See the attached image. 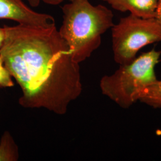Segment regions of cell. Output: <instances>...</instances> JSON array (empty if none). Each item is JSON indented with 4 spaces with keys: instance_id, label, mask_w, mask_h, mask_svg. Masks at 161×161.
Wrapping results in <instances>:
<instances>
[{
    "instance_id": "1",
    "label": "cell",
    "mask_w": 161,
    "mask_h": 161,
    "mask_svg": "<svg viewBox=\"0 0 161 161\" xmlns=\"http://www.w3.org/2000/svg\"><path fill=\"white\" fill-rule=\"evenodd\" d=\"M0 56L22 91L19 103L27 109L66 114L82 92L80 66L60 34L49 26H4Z\"/></svg>"
},
{
    "instance_id": "2",
    "label": "cell",
    "mask_w": 161,
    "mask_h": 161,
    "mask_svg": "<svg viewBox=\"0 0 161 161\" xmlns=\"http://www.w3.org/2000/svg\"><path fill=\"white\" fill-rule=\"evenodd\" d=\"M59 33L78 64L90 58L100 47L102 35L114 26V14L107 7L89 0H69L62 6Z\"/></svg>"
},
{
    "instance_id": "3",
    "label": "cell",
    "mask_w": 161,
    "mask_h": 161,
    "mask_svg": "<svg viewBox=\"0 0 161 161\" xmlns=\"http://www.w3.org/2000/svg\"><path fill=\"white\" fill-rule=\"evenodd\" d=\"M161 55V51L153 48L129 64L119 65L114 74L101 78L102 93L122 108H130L137 102L138 90L158 80L155 69Z\"/></svg>"
},
{
    "instance_id": "4",
    "label": "cell",
    "mask_w": 161,
    "mask_h": 161,
    "mask_svg": "<svg viewBox=\"0 0 161 161\" xmlns=\"http://www.w3.org/2000/svg\"><path fill=\"white\" fill-rule=\"evenodd\" d=\"M111 31L114 59L119 65L131 62L144 47L161 41V25L155 18L130 14L114 24Z\"/></svg>"
},
{
    "instance_id": "5",
    "label": "cell",
    "mask_w": 161,
    "mask_h": 161,
    "mask_svg": "<svg viewBox=\"0 0 161 161\" xmlns=\"http://www.w3.org/2000/svg\"><path fill=\"white\" fill-rule=\"evenodd\" d=\"M0 19L29 26H49L56 24L50 14L36 12L23 0H0Z\"/></svg>"
},
{
    "instance_id": "6",
    "label": "cell",
    "mask_w": 161,
    "mask_h": 161,
    "mask_svg": "<svg viewBox=\"0 0 161 161\" xmlns=\"http://www.w3.org/2000/svg\"><path fill=\"white\" fill-rule=\"evenodd\" d=\"M115 10L143 18H155L158 0H102Z\"/></svg>"
},
{
    "instance_id": "7",
    "label": "cell",
    "mask_w": 161,
    "mask_h": 161,
    "mask_svg": "<svg viewBox=\"0 0 161 161\" xmlns=\"http://www.w3.org/2000/svg\"><path fill=\"white\" fill-rule=\"evenodd\" d=\"M137 101L147 104L153 108H161V80L143 87L136 93Z\"/></svg>"
},
{
    "instance_id": "8",
    "label": "cell",
    "mask_w": 161,
    "mask_h": 161,
    "mask_svg": "<svg viewBox=\"0 0 161 161\" xmlns=\"http://www.w3.org/2000/svg\"><path fill=\"white\" fill-rule=\"evenodd\" d=\"M19 158L17 144L8 131H5L0 139V161H17Z\"/></svg>"
},
{
    "instance_id": "9",
    "label": "cell",
    "mask_w": 161,
    "mask_h": 161,
    "mask_svg": "<svg viewBox=\"0 0 161 161\" xmlns=\"http://www.w3.org/2000/svg\"><path fill=\"white\" fill-rule=\"evenodd\" d=\"M13 77L4 66V62L0 56V88H11L14 86Z\"/></svg>"
},
{
    "instance_id": "10",
    "label": "cell",
    "mask_w": 161,
    "mask_h": 161,
    "mask_svg": "<svg viewBox=\"0 0 161 161\" xmlns=\"http://www.w3.org/2000/svg\"><path fill=\"white\" fill-rule=\"evenodd\" d=\"M28 5L32 8H35L38 7L40 4L41 2L42 1L48 5L57 6L62 3L64 0H26Z\"/></svg>"
},
{
    "instance_id": "11",
    "label": "cell",
    "mask_w": 161,
    "mask_h": 161,
    "mask_svg": "<svg viewBox=\"0 0 161 161\" xmlns=\"http://www.w3.org/2000/svg\"><path fill=\"white\" fill-rule=\"evenodd\" d=\"M155 18L161 25V0H158Z\"/></svg>"
},
{
    "instance_id": "12",
    "label": "cell",
    "mask_w": 161,
    "mask_h": 161,
    "mask_svg": "<svg viewBox=\"0 0 161 161\" xmlns=\"http://www.w3.org/2000/svg\"><path fill=\"white\" fill-rule=\"evenodd\" d=\"M3 38H4V29H3V28L0 27V47L1 46Z\"/></svg>"
}]
</instances>
